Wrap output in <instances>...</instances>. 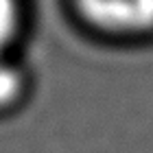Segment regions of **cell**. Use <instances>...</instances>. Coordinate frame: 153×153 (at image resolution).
Wrapping results in <instances>:
<instances>
[{"label":"cell","mask_w":153,"mask_h":153,"mask_svg":"<svg viewBox=\"0 0 153 153\" xmlns=\"http://www.w3.org/2000/svg\"><path fill=\"white\" fill-rule=\"evenodd\" d=\"M90 24L109 33L153 31V0H74Z\"/></svg>","instance_id":"obj_1"},{"label":"cell","mask_w":153,"mask_h":153,"mask_svg":"<svg viewBox=\"0 0 153 153\" xmlns=\"http://www.w3.org/2000/svg\"><path fill=\"white\" fill-rule=\"evenodd\" d=\"M18 18H20V11L16 0H0V53L16 35Z\"/></svg>","instance_id":"obj_2"},{"label":"cell","mask_w":153,"mask_h":153,"mask_svg":"<svg viewBox=\"0 0 153 153\" xmlns=\"http://www.w3.org/2000/svg\"><path fill=\"white\" fill-rule=\"evenodd\" d=\"M20 88H22V79H20L18 70L0 61V107L16 101Z\"/></svg>","instance_id":"obj_3"}]
</instances>
